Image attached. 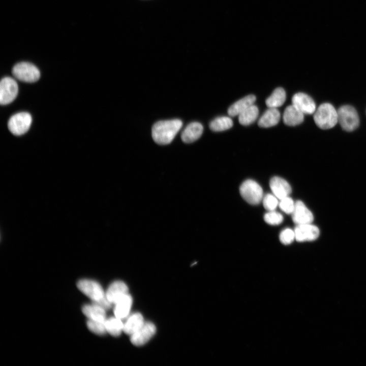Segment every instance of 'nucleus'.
Returning a JSON list of instances; mask_svg holds the SVG:
<instances>
[{
	"label": "nucleus",
	"mask_w": 366,
	"mask_h": 366,
	"mask_svg": "<svg viewBox=\"0 0 366 366\" xmlns=\"http://www.w3.org/2000/svg\"><path fill=\"white\" fill-rule=\"evenodd\" d=\"M182 125V121L178 119L159 121L152 127V137L159 144H169L174 138Z\"/></svg>",
	"instance_id": "f257e3e1"
},
{
	"label": "nucleus",
	"mask_w": 366,
	"mask_h": 366,
	"mask_svg": "<svg viewBox=\"0 0 366 366\" xmlns=\"http://www.w3.org/2000/svg\"><path fill=\"white\" fill-rule=\"evenodd\" d=\"M81 292L89 297L94 302L109 309L111 303L108 301L101 285L97 282L89 279H82L77 284Z\"/></svg>",
	"instance_id": "f03ea898"
},
{
	"label": "nucleus",
	"mask_w": 366,
	"mask_h": 366,
	"mask_svg": "<svg viewBox=\"0 0 366 366\" xmlns=\"http://www.w3.org/2000/svg\"><path fill=\"white\" fill-rule=\"evenodd\" d=\"M314 120L320 129H331L338 122V110L329 103H323L315 111Z\"/></svg>",
	"instance_id": "7ed1b4c3"
},
{
	"label": "nucleus",
	"mask_w": 366,
	"mask_h": 366,
	"mask_svg": "<svg viewBox=\"0 0 366 366\" xmlns=\"http://www.w3.org/2000/svg\"><path fill=\"white\" fill-rule=\"evenodd\" d=\"M338 122L346 131L355 130L359 126V118L356 109L350 105H343L338 110Z\"/></svg>",
	"instance_id": "20e7f679"
},
{
	"label": "nucleus",
	"mask_w": 366,
	"mask_h": 366,
	"mask_svg": "<svg viewBox=\"0 0 366 366\" xmlns=\"http://www.w3.org/2000/svg\"><path fill=\"white\" fill-rule=\"evenodd\" d=\"M12 73L17 79L25 82H34L40 77L38 68L28 62H20L16 64L12 69Z\"/></svg>",
	"instance_id": "39448f33"
},
{
	"label": "nucleus",
	"mask_w": 366,
	"mask_h": 366,
	"mask_svg": "<svg viewBox=\"0 0 366 366\" xmlns=\"http://www.w3.org/2000/svg\"><path fill=\"white\" fill-rule=\"evenodd\" d=\"M242 197L249 204L256 205L263 199V190L261 186L252 179L245 180L239 188Z\"/></svg>",
	"instance_id": "423d86ee"
},
{
	"label": "nucleus",
	"mask_w": 366,
	"mask_h": 366,
	"mask_svg": "<svg viewBox=\"0 0 366 366\" xmlns=\"http://www.w3.org/2000/svg\"><path fill=\"white\" fill-rule=\"evenodd\" d=\"M32 121L30 114L27 112L17 113L12 115L8 123L10 131L15 135H21L29 129Z\"/></svg>",
	"instance_id": "0eeeda50"
},
{
	"label": "nucleus",
	"mask_w": 366,
	"mask_h": 366,
	"mask_svg": "<svg viewBox=\"0 0 366 366\" xmlns=\"http://www.w3.org/2000/svg\"><path fill=\"white\" fill-rule=\"evenodd\" d=\"M18 92L16 81L10 77L3 78L0 83V103L7 105L14 101Z\"/></svg>",
	"instance_id": "6e6552de"
},
{
	"label": "nucleus",
	"mask_w": 366,
	"mask_h": 366,
	"mask_svg": "<svg viewBox=\"0 0 366 366\" xmlns=\"http://www.w3.org/2000/svg\"><path fill=\"white\" fill-rule=\"evenodd\" d=\"M156 331V326L152 323L144 322L137 331L131 336V342L136 346L143 345L154 336Z\"/></svg>",
	"instance_id": "1a4fd4ad"
},
{
	"label": "nucleus",
	"mask_w": 366,
	"mask_h": 366,
	"mask_svg": "<svg viewBox=\"0 0 366 366\" xmlns=\"http://www.w3.org/2000/svg\"><path fill=\"white\" fill-rule=\"evenodd\" d=\"M294 232L295 239L299 242L314 240L320 233L318 228L311 223L297 225Z\"/></svg>",
	"instance_id": "9d476101"
},
{
	"label": "nucleus",
	"mask_w": 366,
	"mask_h": 366,
	"mask_svg": "<svg viewBox=\"0 0 366 366\" xmlns=\"http://www.w3.org/2000/svg\"><path fill=\"white\" fill-rule=\"evenodd\" d=\"M292 103L304 114L314 113L316 110L314 101L305 93H298L294 95L292 98Z\"/></svg>",
	"instance_id": "9b49d317"
},
{
	"label": "nucleus",
	"mask_w": 366,
	"mask_h": 366,
	"mask_svg": "<svg viewBox=\"0 0 366 366\" xmlns=\"http://www.w3.org/2000/svg\"><path fill=\"white\" fill-rule=\"evenodd\" d=\"M292 220L296 225L312 223L314 217L312 212L300 200L297 201L292 213Z\"/></svg>",
	"instance_id": "f8f14e48"
},
{
	"label": "nucleus",
	"mask_w": 366,
	"mask_h": 366,
	"mask_svg": "<svg viewBox=\"0 0 366 366\" xmlns=\"http://www.w3.org/2000/svg\"><path fill=\"white\" fill-rule=\"evenodd\" d=\"M269 186L273 194L279 200L289 196L291 192L289 184L280 177H273L270 180Z\"/></svg>",
	"instance_id": "ddd939ff"
},
{
	"label": "nucleus",
	"mask_w": 366,
	"mask_h": 366,
	"mask_svg": "<svg viewBox=\"0 0 366 366\" xmlns=\"http://www.w3.org/2000/svg\"><path fill=\"white\" fill-rule=\"evenodd\" d=\"M128 293L127 285L122 281H116L110 285L106 292V295L111 304H115L122 296Z\"/></svg>",
	"instance_id": "4468645a"
},
{
	"label": "nucleus",
	"mask_w": 366,
	"mask_h": 366,
	"mask_svg": "<svg viewBox=\"0 0 366 366\" xmlns=\"http://www.w3.org/2000/svg\"><path fill=\"white\" fill-rule=\"evenodd\" d=\"M283 119L284 124L289 126L300 124L304 119V114L296 107L292 104L284 110Z\"/></svg>",
	"instance_id": "2eb2a0df"
},
{
	"label": "nucleus",
	"mask_w": 366,
	"mask_h": 366,
	"mask_svg": "<svg viewBox=\"0 0 366 366\" xmlns=\"http://www.w3.org/2000/svg\"><path fill=\"white\" fill-rule=\"evenodd\" d=\"M105 309L100 305L93 302L83 306V313L89 320L105 322L106 320Z\"/></svg>",
	"instance_id": "dca6fc26"
},
{
	"label": "nucleus",
	"mask_w": 366,
	"mask_h": 366,
	"mask_svg": "<svg viewBox=\"0 0 366 366\" xmlns=\"http://www.w3.org/2000/svg\"><path fill=\"white\" fill-rule=\"evenodd\" d=\"M203 128L201 124L193 122L189 124L182 131L181 138L185 143H191L199 139L203 133Z\"/></svg>",
	"instance_id": "f3484780"
},
{
	"label": "nucleus",
	"mask_w": 366,
	"mask_h": 366,
	"mask_svg": "<svg viewBox=\"0 0 366 366\" xmlns=\"http://www.w3.org/2000/svg\"><path fill=\"white\" fill-rule=\"evenodd\" d=\"M256 97L253 95H248L238 100L228 109V113L231 116L239 115L241 112L253 105L256 101Z\"/></svg>",
	"instance_id": "a211bd4d"
},
{
	"label": "nucleus",
	"mask_w": 366,
	"mask_h": 366,
	"mask_svg": "<svg viewBox=\"0 0 366 366\" xmlns=\"http://www.w3.org/2000/svg\"><path fill=\"white\" fill-rule=\"evenodd\" d=\"M132 298L128 294L122 296L114 304V313L115 317L123 319L128 317L132 304Z\"/></svg>",
	"instance_id": "6ab92c4d"
},
{
	"label": "nucleus",
	"mask_w": 366,
	"mask_h": 366,
	"mask_svg": "<svg viewBox=\"0 0 366 366\" xmlns=\"http://www.w3.org/2000/svg\"><path fill=\"white\" fill-rule=\"evenodd\" d=\"M281 115L277 108H268L259 118L258 125L262 128H269L278 124Z\"/></svg>",
	"instance_id": "aec40b11"
},
{
	"label": "nucleus",
	"mask_w": 366,
	"mask_h": 366,
	"mask_svg": "<svg viewBox=\"0 0 366 366\" xmlns=\"http://www.w3.org/2000/svg\"><path fill=\"white\" fill-rule=\"evenodd\" d=\"M143 317L139 313H135L131 315L124 323L123 331L127 334L131 336L137 331L144 323Z\"/></svg>",
	"instance_id": "412c9836"
},
{
	"label": "nucleus",
	"mask_w": 366,
	"mask_h": 366,
	"mask_svg": "<svg viewBox=\"0 0 366 366\" xmlns=\"http://www.w3.org/2000/svg\"><path fill=\"white\" fill-rule=\"evenodd\" d=\"M286 93L282 87L276 88L267 98L265 104L268 108H277L281 106L286 100Z\"/></svg>",
	"instance_id": "4be33fe9"
},
{
	"label": "nucleus",
	"mask_w": 366,
	"mask_h": 366,
	"mask_svg": "<svg viewBox=\"0 0 366 366\" xmlns=\"http://www.w3.org/2000/svg\"><path fill=\"white\" fill-rule=\"evenodd\" d=\"M258 114V108L253 104L238 115L239 123L243 126L249 125L255 121Z\"/></svg>",
	"instance_id": "5701e85b"
},
{
	"label": "nucleus",
	"mask_w": 366,
	"mask_h": 366,
	"mask_svg": "<svg viewBox=\"0 0 366 366\" xmlns=\"http://www.w3.org/2000/svg\"><path fill=\"white\" fill-rule=\"evenodd\" d=\"M121 320L115 316L106 319L105 327L107 332L114 337L120 335L124 328Z\"/></svg>",
	"instance_id": "b1692460"
},
{
	"label": "nucleus",
	"mask_w": 366,
	"mask_h": 366,
	"mask_svg": "<svg viewBox=\"0 0 366 366\" xmlns=\"http://www.w3.org/2000/svg\"><path fill=\"white\" fill-rule=\"evenodd\" d=\"M233 126V121L228 116H219L212 120L209 124L211 130L215 132H221L231 128Z\"/></svg>",
	"instance_id": "393cba45"
},
{
	"label": "nucleus",
	"mask_w": 366,
	"mask_h": 366,
	"mask_svg": "<svg viewBox=\"0 0 366 366\" xmlns=\"http://www.w3.org/2000/svg\"><path fill=\"white\" fill-rule=\"evenodd\" d=\"M86 324L89 330L93 333L99 335H103L107 332L105 327V322L97 321L88 319Z\"/></svg>",
	"instance_id": "a878e982"
},
{
	"label": "nucleus",
	"mask_w": 366,
	"mask_h": 366,
	"mask_svg": "<svg viewBox=\"0 0 366 366\" xmlns=\"http://www.w3.org/2000/svg\"><path fill=\"white\" fill-rule=\"evenodd\" d=\"M266 223L271 225H277L283 221V217L281 214L274 210L268 211L264 216Z\"/></svg>",
	"instance_id": "bb28decb"
},
{
	"label": "nucleus",
	"mask_w": 366,
	"mask_h": 366,
	"mask_svg": "<svg viewBox=\"0 0 366 366\" xmlns=\"http://www.w3.org/2000/svg\"><path fill=\"white\" fill-rule=\"evenodd\" d=\"M278 198L273 194H267L263 197L264 207L268 211L274 210L279 206Z\"/></svg>",
	"instance_id": "cd10ccee"
},
{
	"label": "nucleus",
	"mask_w": 366,
	"mask_h": 366,
	"mask_svg": "<svg viewBox=\"0 0 366 366\" xmlns=\"http://www.w3.org/2000/svg\"><path fill=\"white\" fill-rule=\"evenodd\" d=\"M295 202L289 197H286L280 199L279 207L283 212L287 214H292L295 207Z\"/></svg>",
	"instance_id": "c85d7f7f"
},
{
	"label": "nucleus",
	"mask_w": 366,
	"mask_h": 366,
	"mask_svg": "<svg viewBox=\"0 0 366 366\" xmlns=\"http://www.w3.org/2000/svg\"><path fill=\"white\" fill-rule=\"evenodd\" d=\"M280 241L284 245H289L295 239L294 230L286 228L281 231L279 236Z\"/></svg>",
	"instance_id": "c756f323"
}]
</instances>
